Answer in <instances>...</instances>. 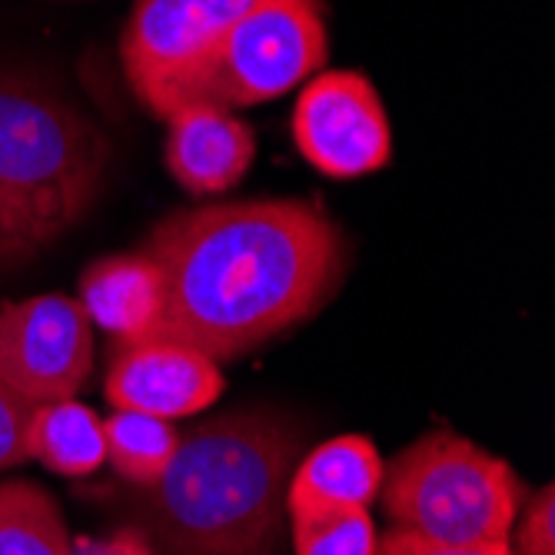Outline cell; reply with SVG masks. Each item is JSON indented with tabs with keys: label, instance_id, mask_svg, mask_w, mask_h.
<instances>
[{
	"label": "cell",
	"instance_id": "obj_14",
	"mask_svg": "<svg viewBox=\"0 0 555 555\" xmlns=\"http://www.w3.org/2000/svg\"><path fill=\"white\" fill-rule=\"evenodd\" d=\"M0 555H70L64 513L43 486L0 482Z\"/></svg>",
	"mask_w": 555,
	"mask_h": 555
},
{
	"label": "cell",
	"instance_id": "obj_4",
	"mask_svg": "<svg viewBox=\"0 0 555 555\" xmlns=\"http://www.w3.org/2000/svg\"><path fill=\"white\" fill-rule=\"evenodd\" d=\"M379 499L396 529L449 545H489L509 542L526 486L473 439L426 433L383 469Z\"/></svg>",
	"mask_w": 555,
	"mask_h": 555
},
{
	"label": "cell",
	"instance_id": "obj_3",
	"mask_svg": "<svg viewBox=\"0 0 555 555\" xmlns=\"http://www.w3.org/2000/svg\"><path fill=\"white\" fill-rule=\"evenodd\" d=\"M107 157L104 133L61 93L0 77V233L17 260L80 223Z\"/></svg>",
	"mask_w": 555,
	"mask_h": 555
},
{
	"label": "cell",
	"instance_id": "obj_9",
	"mask_svg": "<svg viewBox=\"0 0 555 555\" xmlns=\"http://www.w3.org/2000/svg\"><path fill=\"white\" fill-rule=\"evenodd\" d=\"M223 396L220 363L177 339H146L114 349L104 399L114 410L183 420Z\"/></svg>",
	"mask_w": 555,
	"mask_h": 555
},
{
	"label": "cell",
	"instance_id": "obj_20",
	"mask_svg": "<svg viewBox=\"0 0 555 555\" xmlns=\"http://www.w3.org/2000/svg\"><path fill=\"white\" fill-rule=\"evenodd\" d=\"M70 555H157L146 529H120L107 539H70Z\"/></svg>",
	"mask_w": 555,
	"mask_h": 555
},
{
	"label": "cell",
	"instance_id": "obj_12",
	"mask_svg": "<svg viewBox=\"0 0 555 555\" xmlns=\"http://www.w3.org/2000/svg\"><path fill=\"white\" fill-rule=\"evenodd\" d=\"M383 469L379 449L366 436H336L296 463L286 486V516L330 506L370 509L379 499Z\"/></svg>",
	"mask_w": 555,
	"mask_h": 555
},
{
	"label": "cell",
	"instance_id": "obj_18",
	"mask_svg": "<svg viewBox=\"0 0 555 555\" xmlns=\"http://www.w3.org/2000/svg\"><path fill=\"white\" fill-rule=\"evenodd\" d=\"M376 555H516L509 542H489V545H449L436 542L406 529H389L376 542Z\"/></svg>",
	"mask_w": 555,
	"mask_h": 555
},
{
	"label": "cell",
	"instance_id": "obj_6",
	"mask_svg": "<svg viewBox=\"0 0 555 555\" xmlns=\"http://www.w3.org/2000/svg\"><path fill=\"white\" fill-rule=\"evenodd\" d=\"M257 4L260 0H137L120 37V61L133 96L167 120L183 83Z\"/></svg>",
	"mask_w": 555,
	"mask_h": 555
},
{
	"label": "cell",
	"instance_id": "obj_15",
	"mask_svg": "<svg viewBox=\"0 0 555 555\" xmlns=\"http://www.w3.org/2000/svg\"><path fill=\"white\" fill-rule=\"evenodd\" d=\"M107 463L133 486H150L164 476L170 460L177 456L180 433L170 420L146 416L133 410H117L104 420Z\"/></svg>",
	"mask_w": 555,
	"mask_h": 555
},
{
	"label": "cell",
	"instance_id": "obj_16",
	"mask_svg": "<svg viewBox=\"0 0 555 555\" xmlns=\"http://www.w3.org/2000/svg\"><path fill=\"white\" fill-rule=\"evenodd\" d=\"M293 548L296 555H376V526L363 506H330L293 513Z\"/></svg>",
	"mask_w": 555,
	"mask_h": 555
},
{
	"label": "cell",
	"instance_id": "obj_2",
	"mask_svg": "<svg viewBox=\"0 0 555 555\" xmlns=\"http://www.w3.org/2000/svg\"><path fill=\"white\" fill-rule=\"evenodd\" d=\"M302 433L270 410H230L180 436L143 486L146 535L164 555H276Z\"/></svg>",
	"mask_w": 555,
	"mask_h": 555
},
{
	"label": "cell",
	"instance_id": "obj_19",
	"mask_svg": "<svg viewBox=\"0 0 555 555\" xmlns=\"http://www.w3.org/2000/svg\"><path fill=\"white\" fill-rule=\"evenodd\" d=\"M516 555H555V492L542 486L522 513Z\"/></svg>",
	"mask_w": 555,
	"mask_h": 555
},
{
	"label": "cell",
	"instance_id": "obj_21",
	"mask_svg": "<svg viewBox=\"0 0 555 555\" xmlns=\"http://www.w3.org/2000/svg\"><path fill=\"white\" fill-rule=\"evenodd\" d=\"M11 260H17V254L11 249V243L4 240V233H0V263H11Z\"/></svg>",
	"mask_w": 555,
	"mask_h": 555
},
{
	"label": "cell",
	"instance_id": "obj_11",
	"mask_svg": "<svg viewBox=\"0 0 555 555\" xmlns=\"http://www.w3.org/2000/svg\"><path fill=\"white\" fill-rule=\"evenodd\" d=\"M80 307L96 330L117 339V346L160 339L167 320V286L140 249L93 260L80 273Z\"/></svg>",
	"mask_w": 555,
	"mask_h": 555
},
{
	"label": "cell",
	"instance_id": "obj_17",
	"mask_svg": "<svg viewBox=\"0 0 555 555\" xmlns=\"http://www.w3.org/2000/svg\"><path fill=\"white\" fill-rule=\"evenodd\" d=\"M34 402L0 386V469H14L27 460V433L34 420Z\"/></svg>",
	"mask_w": 555,
	"mask_h": 555
},
{
	"label": "cell",
	"instance_id": "obj_13",
	"mask_svg": "<svg viewBox=\"0 0 555 555\" xmlns=\"http://www.w3.org/2000/svg\"><path fill=\"white\" fill-rule=\"evenodd\" d=\"M27 460L57 476H90L107 463L104 420L77 399L40 402L27 433Z\"/></svg>",
	"mask_w": 555,
	"mask_h": 555
},
{
	"label": "cell",
	"instance_id": "obj_10",
	"mask_svg": "<svg viewBox=\"0 0 555 555\" xmlns=\"http://www.w3.org/2000/svg\"><path fill=\"white\" fill-rule=\"evenodd\" d=\"M257 157L254 127L233 111L186 104L167 117L164 164L193 196H217L236 186Z\"/></svg>",
	"mask_w": 555,
	"mask_h": 555
},
{
	"label": "cell",
	"instance_id": "obj_8",
	"mask_svg": "<svg viewBox=\"0 0 555 555\" xmlns=\"http://www.w3.org/2000/svg\"><path fill=\"white\" fill-rule=\"evenodd\" d=\"M293 140L302 160L333 180L376 173L392 157V130L379 90L357 70H320L293 107Z\"/></svg>",
	"mask_w": 555,
	"mask_h": 555
},
{
	"label": "cell",
	"instance_id": "obj_7",
	"mask_svg": "<svg viewBox=\"0 0 555 555\" xmlns=\"http://www.w3.org/2000/svg\"><path fill=\"white\" fill-rule=\"evenodd\" d=\"M93 373V323L70 296L0 307V386L40 402L74 399Z\"/></svg>",
	"mask_w": 555,
	"mask_h": 555
},
{
	"label": "cell",
	"instance_id": "obj_5",
	"mask_svg": "<svg viewBox=\"0 0 555 555\" xmlns=\"http://www.w3.org/2000/svg\"><path fill=\"white\" fill-rule=\"evenodd\" d=\"M330 34L320 0H260L243 14L177 96L220 111L276 100L326 67Z\"/></svg>",
	"mask_w": 555,
	"mask_h": 555
},
{
	"label": "cell",
	"instance_id": "obj_1",
	"mask_svg": "<svg viewBox=\"0 0 555 555\" xmlns=\"http://www.w3.org/2000/svg\"><path fill=\"white\" fill-rule=\"evenodd\" d=\"M140 254L167 286L160 339L217 363L313 320L349 270L339 223L299 196L183 207L150 230Z\"/></svg>",
	"mask_w": 555,
	"mask_h": 555
}]
</instances>
